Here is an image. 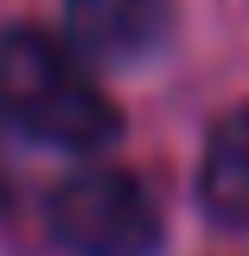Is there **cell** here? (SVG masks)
Wrapping results in <instances>:
<instances>
[{"mask_svg": "<svg viewBox=\"0 0 249 256\" xmlns=\"http://www.w3.org/2000/svg\"><path fill=\"white\" fill-rule=\"evenodd\" d=\"M0 116L38 148L96 154L122 134V109L77 64V45H58L32 26L0 32Z\"/></svg>", "mask_w": 249, "mask_h": 256, "instance_id": "cell-1", "label": "cell"}, {"mask_svg": "<svg viewBox=\"0 0 249 256\" xmlns=\"http://www.w3.org/2000/svg\"><path fill=\"white\" fill-rule=\"evenodd\" d=\"M45 224L70 256H154L160 250V205L122 166H90L51 186Z\"/></svg>", "mask_w": 249, "mask_h": 256, "instance_id": "cell-2", "label": "cell"}, {"mask_svg": "<svg viewBox=\"0 0 249 256\" xmlns=\"http://www.w3.org/2000/svg\"><path fill=\"white\" fill-rule=\"evenodd\" d=\"M173 20V0H64V32L83 58H147Z\"/></svg>", "mask_w": 249, "mask_h": 256, "instance_id": "cell-3", "label": "cell"}, {"mask_svg": "<svg viewBox=\"0 0 249 256\" xmlns=\"http://www.w3.org/2000/svg\"><path fill=\"white\" fill-rule=\"evenodd\" d=\"M198 198L218 224L249 230V109H230L211 128L205 166H198Z\"/></svg>", "mask_w": 249, "mask_h": 256, "instance_id": "cell-4", "label": "cell"}]
</instances>
